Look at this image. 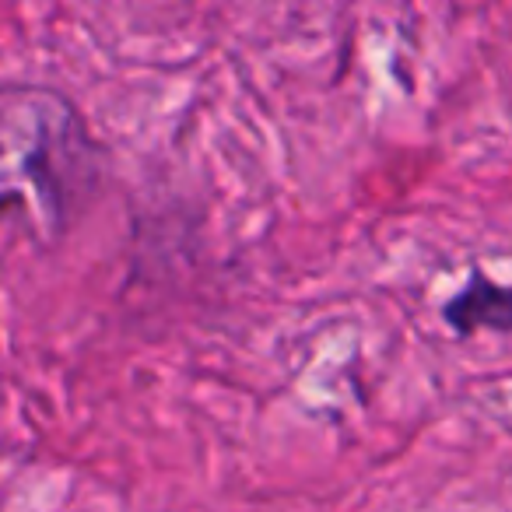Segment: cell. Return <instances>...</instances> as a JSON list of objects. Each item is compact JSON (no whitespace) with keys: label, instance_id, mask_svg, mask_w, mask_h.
I'll return each instance as SVG.
<instances>
[{"label":"cell","instance_id":"1","mask_svg":"<svg viewBox=\"0 0 512 512\" xmlns=\"http://www.w3.org/2000/svg\"><path fill=\"white\" fill-rule=\"evenodd\" d=\"M442 320L460 337H474L477 330L512 334V285H498L495 278L474 271L463 292H456L446 302Z\"/></svg>","mask_w":512,"mask_h":512}]
</instances>
